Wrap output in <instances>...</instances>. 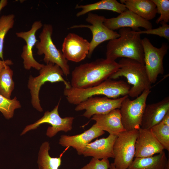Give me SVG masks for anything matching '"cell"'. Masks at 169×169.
<instances>
[{"instance_id": "obj_1", "label": "cell", "mask_w": 169, "mask_h": 169, "mask_svg": "<svg viewBox=\"0 0 169 169\" xmlns=\"http://www.w3.org/2000/svg\"><path fill=\"white\" fill-rule=\"evenodd\" d=\"M119 67L118 63L106 58L81 64L72 72L71 86L84 89L96 86L109 78Z\"/></svg>"}, {"instance_id": "obj_2", "label": "cell", "mask_w": 169, "mask_h": 169, "mask_svg": "<svg viewBox=\"0 0 169 169\" xmlns=\"http://www.w3.org/2000/svg\"><path fill=\"white\" fill-rule=\"evenodd\" d=\"M118 38L109 40L106 45V59L115 61L118 58H129L144 64L141 34L130 28H120Z\"/></svg>"}, {"instance_id": "obj_3", "label": "cell", "mask_w": 169, "mask_h": 169, "mask_svg": "<svg viewBox=\"0 0 169 169\" xmlns=\"http://www.w3.org/2000/svg\"><path fill=\"white\" fill-rule=\"evenodd\" d=\"M130 88V85L124 81L108 78L98 85L89 88H65L64 94L69 103L77 105L96 95H104L112 99L128 95Z\"/></svg>"}, {"instance_id": "obj_4", "label": "cell", "mask_w": 169, "mask_h": 169, "mask_svg": "<svg viewBox=\"0 0 169 169\" xmlns=\"http://www.w3.org/2000/svg\"><path fill=\"white\" fill-rule=\"evenodd\" d=\"M120 67L109 78L115 79L120 77L126 78L132 86L128 96L136 98L146 90H151V84L145 65L134 59L122 58L118 63Z\"/></svg>"}, {"instance_id": "obj_5", "label": "cell", "mask_w": 169, "mask_h": 169, "mask_svg": "<svg viewBox=\"0 0 169 169\" xmlns=\"http://www.w3.org/2000/svg\"><path fill=\"white\" fill-rule=\"evenodd\" d=\"M64 75L63 70L58 65L49 63L44 65L39 70L38 76L34 77L30 76L28 86L30 90L31 103L34 108L40 112L43 111L40 103L39 94L41 87L45 82H62L65 88L71 87L70 84L64 78Z\"/></svg>"}, {"instance_id": "obj_6", "label": "cell", "mask_w": 169, "mask_h": 169, "mask_svg": "<svg viewBox=\"0 0 169 169\" xmlns=\"http://www.w3.org/2000/svg\"><path fill=\"white\" fill-rule=\"evenodd\" d=\"M53 32L52 25L45 24L42 32L39 36L40 41L35 45L37 49V54L44 55V60L46 64L49 63L58 65L66 76L70 73V67L68 60L64 56L62 52L58 49L54 44L52 38Z\"/></svg>"}, {"instance_id": "obj_7", "label": "cell", "mask_w": 169, "mask_h": 169, "mask_svg": "<svg viewBox=\"0 0 169 169\" xmlns=\"http://www.w3.org/2000/svg\"><path fill=\"white\" fill-rule=\"evenodd\" d=\"M151 90H146L134 100L128 96L122 102L119 109L122 124L125 131L138 130L141 128L143 115Z\"/></svg>"}, {"instance_id": "obj_8", "label": "cell", "mask_w": 169, "mask_h": 169, "mask_svg": "<svg viewBox=\"0 0 169 169\" xmlns=\"http://www.w3.org/2000/svg\"><path fill=\"white\" fill-rule=\"evenodd\" d=\"M138 130L125 131L117 136L113 152V163L116 169H127L135 157V145Z\"/></svg>"}, {"instance_id": "obj_9", "label": "cell", "mask_w": 169, "mask_h": 169, "mask_svg": "<svg viewBox=\"0 0 169 169\" xmlns=\"http://www.w3.org/2000/svg\"><path fill=\"white\" fill-rule=\"evenodd\" d=\"M144 65L151 83H154L158 75L164 73L163 60L169 49L168 44L163 43L161 47L154 46L147 38L142 39Z\"/></svg>"}, {"instance_id": "obj_10", "label": "cell", "mask_w": 169, "mask_h": 169, "mask_svg": "<svg viewBox=\"0 0 169 169\" xmlns=\"http://www.w3.org/2000/svg\"><path fill=\"white\" fill-rule=\"evenodd\" d=\"M105 18L91 12L88 13L86 21L91 25L80 24L71 26L69 29L79 28H87L91 31L92 38L90 42V46L88 56L90 57L95 49L101 43L117 38L119 34L116 31L111 30L104 24Z\"/></svg>"}, {"instance_id": "obj_11", "label": "cell", "mask_w": 169, "mask_h": 169, "mask_svg": "<svg viewBox=\"0 0 169 169\" xmlns=\"http://www.w3.org/2000/svg\"><path fill=\"white\" fill-rule=\"evenodd\" d=\"M59 102L60 101L52 110L46 111L40 119L34 123L26 126L21 135L31 130L36 129L40 125L45 123L51 125L48 128L46 132L47 136L50 138L55 136L59 131L67 132L71 131L74 118L70 116L62 118L60 116L58 110Z\"/></svg>"}, {"instance_id": "obj_12", "label": "cell", "mask_w": 169, "mask_h": 169, "mask_svg": "<svg viewBox=\"0 0 169 169\" xmlns=\"http://www.w3.org/2000/svg\"><path fill=\"white\" fill-rule=\"evenodd\" d=\"M126 95L116 99L92 96L77 105L75 108L76 111L85 110L82 116L89 119L93 115L104 114L117 109H119L122 102Z\"/></svg>"}, {"instance_id": "obj_13", "label": "cell", "mask_w": 169, "mask_h": 169, "mask_svg": "<svg viewBox=\"0 0 169 169\" xmlns=\"http://www.w3.org/2000/svg\"><path fill=\"white\" fill-rule=\"evenodd\" d=\"M90 42L87 39L73 33H69L64 38L62 52L68 61L79 62L88 56Z\"/></svg>"}, {"instance_id": "obj_14", "label": "cell", "mask_w": 169, "mask_h": 169, "mask_svg": "<svg viewBox=\"0 0 169 169\" xmlns=\"http://www.w3.org/2000/svg\"><path fill=\"white\" fill-rule=\"evenodd\" d=\"M104 24L109 29L115 30L123 28H131L136 31L140 30V27L148 30L152 28L151 23L127 9L117 17L104 19Z\"/></svg>"}, {"instance_id": "obj_15", "label": "cell", "mask_w": 169, "mask_h": 169, "mask_svg": "<svg viewBox=\"0 0 169 169\" xmlns=\"http://www.w3.org/2000/svg\"><path fill=\"white\" fill-rule=\"evenodd\" d=\"M43 26L41 21H35L33 23L31 28L29 31L16 33L17 37L23 39L26 43V44L23 47L21 57L23 59L24 67L26 70H29L31 68H33L37 70H40L44 65L35 60L32 52L33 47L38 41L36 37V33Z\"/></svg>"}, {"instance_id": "obj_16", "label": "cell", "mask_w": 169, "mask_h": 169, "mask_svg": "<svg viewBox=\"0 0 169 169\" xmlns=\"http://www.w3.org/2000/svg\"><path fill=\"white\" fill-rule=\"evenodd\" d=\"M135 147V157L151 156L161 153L164 150L150 129L141 128L138 130Z\"/></svg>"}, {"instance_id": "obj_17", "label": "cell", "mask_w": 169, "mask_h": 169, "mask_svg": "<svg viewBox=\"0 0 169 169\" xmlns=\"http://www.w3.org/2000/svg\"><path fill=\"white\" fill-rule=\"evenodd\" d=\"M117 136L109 135L106 138L97 139L87 144L77 153L99 159L114 158L113 146Z\"/></svg>"}, {"instance_id": "obj_18", "label": "cell", "mask_w": 169, "mask_h": 169, "mask_svg": "<svg viewBox=\"0 0 169 169\" xmlns=\"http://www.w3.org/2000/svg\"><path fill=\"white\" fill-rule=\"evenodd\" d=\"M169 111V97L156 103L146 105L143 115L141 128L150 129L161 121Z\"/></svg>"}, {"instance_id": "obj_19", "label": "cell", "mask_w": 169, "mask_h": 169, "mask_svg": "<svg viewBox=\"0 0 169 169\" xmlns=\"http://www.w3.org/2000/svg\"><path fill=\"white\" fill-rule=\"evenodd\" d=\"M104 133L105 131L99 128L95 124L90 129L81 134L72 136H61L59 143L64 147H72L78 153L93 140Z\"/></svg>"}, {"instance_id": "obj_20", "label": "cell", "mask_w": 169, "mask_h": 169, "mask_svg": "<svg viewBox=\"0 0 169 169\" xmlns=\"http://www.w3.org/2000/svg\"><path fill=\"white\" fill-rule=\"evenodd\" d=\"M91 120L103 131H107L109 135L118 136L125 131L122 124L119 109L113 110L106 113L93 115Z\"/></svg>"}, {"instance_id": "obj_21", "label": "cell", "mask_w": 169, "mask_h": 169, "mask_svg": "<svg viewBox=\"0 0 169 169\" xmlns=\"http://www.w3.org/2000/svg\"><path fill=\"white\" fill-rule=\"evenodd\" d=\"M127 169H169V160L164 151L146 157H135Z\"/></svg>"}, {"instance_id": "obj_22", "label": "cell", "mask_w": 169, "mask_h": 169, "mask_svg": "<svg viewBox=\"0 0 169 169\" xmlns=\"http://www.w3.org/2000/svg\"><path fill=\"white\" fill-rule=\"evenodd\" d=\"M126 8L138 15L149 21L156 16V6L152 0H120Z\"/></svg>"}, {"instance_id": "obj_23", "label": "cell", "mask_w": 169, "mask_h": 169, "mask_svg": "<svg viewBox=\"0 0 169 169\" xmlns=\"http://www.w3.org/2000/svg\"><path fill=\"white\" fill-rule=\"evenodd\" d=\"M75 8L81 9L76 13L77 17L95 10H108L120 14L127 9L125 5L116 0H102L95 3L85 5L77 4Z\"/></svg>"}, {"instance_id": "obj_24", "label": "cell", "mask_w": 169, "mask_h": 169, "mask_svg": "<svg viewBox=\"0 0 169 169\" xmlns=\"http://www.w3.org/2000/svg\"><path fill=\"white\" fill-rule=\"evenodd\" d=\"M50 149L49 143L44 142L39 153L38 163L39 169H58L61 163V156L51 157L49 154Z\"/></svg>"}, {"instance_id": "obj_25", "label": "cell", "mask_w": 169, "mask_h": 169, "mask_svg": "<svg viewBox=\"0 0 169 169\" xmlns=\"http://www.w3.org/2000/svg\"><path fill=\"white\" fill-rule=\"evenodd\" d=\"M13 74V71L9 65L6 66L0 71V94L8 99H10L14 87Z\"/></svg>"}, {"instance_id": "obj_26", "label": "cell", "mask_w": 169, "mask_h": 169, "mask_svg": "<svg viewBox=\"0 0 169 169\" xmlns=\"http://www.w3.org/2000/svg\"><path fill=\"white\" fill-rule=\"evenodd\" d=\"M155 137L163 147L169 151V125L161 121L150 129Z\"/></svg>"}, {"instance_id": "obj_27", "label": "cell", "mask_w": 169, "mask_h": 169, "mask_svg": "<svg viewBox=\"0 0 169 169\" xmlns=\"http://www.w3.org/2000/svg\"><path fill=\"white\" fill-rule=\"evenodd\" d=\"M21 107L16 97L12 99H8L0 94V111L6 118L9 119L13 117L14 110Z\"/></svg>"}, {"instance_id": "obj_28", "label": "cell", "mask_w": 169, "mask_h": 169, "mask_svg": "<svg viewBox=\"0 0 169 169\" xmlns=\"http://www.w3.org/2000/svg\"><path fill=\"white\" fill-rule=\"evenodd\" d=\"M14 18L13 14L3 15L0 18V58L3 60L4 38L8 31L13 27Z\"/></svg>"}, {"instance_id": "obj_29", "label": "cell", "mask_w": 169, "mask_h": 169, "mask_svg": "<svg viewBox=\"0 0 169 169\" xmlns=\"http://www.w3.org/2000/svg\"><path fill=\"white\" fill-rule=\"evenodd\" d=\"M152 0L156 6L157 13L160 14L156 23L158 24L163 21L167 23L169 21V0Z\"/></svg>"}, {"instance_id": "obj_30", "label": "cell", "mask_w": 169, "mask_h": 169, "mask_svg": "<svg viewBox=\"0 0 169 169\" xmlns=\"http://www.w3.org/2000/svg\"><path fill=\"white\" fill-rule=\"evenodd\" d=\"M161 26L159 27L153 29L152 28L138 31L141 34H153L163 37L168 40L169 39V25L167 23L164 22L160 23Z\"/></svg>"}, {"instance_id": "obj_31", "label": "cell", "mask_w": 169, "mask_h": 169, "mask_svg": "<svg viewBox=\"0 0 169 169\" xmlns=\"http://www.w3.org/2000/svg\"><path fill=\"white\" fill-rule=\"evenodd\" d=\"M110 165L108 159L100 160L92 158L88 164L79 169H109Z\"/></svg>"}, {"instance_id": "obj_32", "label": "cell", "mask_w": 169, "mask_h": 169, "mask_svg": "<svg viewBox=\"0 0 169 169\" xmlns=\"http://www.w3.org/2000/svg\"><path fill=\"white\" fill-rule=\"evenodd\" d=\"M12 61L7 59L5 60H0V71L6 65H9L13 64Z\"/></svg>"}, {"instance_id": "obj_33", "label": "cell", "mask_w": 169, "mask_h": 169, "mask_svg": "<svg viewBox=\"0 0 169 169\" xmlns=\"http://www.w3.org/2000/svg\"><path fill=\"white\" fill-rule=\"evenodd\" d=\"M161 122L164 124L169 125V111L165 115Z\"/></svg>"}, {"instance_id": "obj_34", "label": "cell", "mask_w": 169, "mask_h": 169, "mask_svg": "<svg viewBox=\"0 0 169 169\" xmlns=\"http://www.w3.org/2000/svg\"><path fill=\"white\" fill-rule=\"evenodd\" d=\"M7 0H1L0 1V12L2 9L6 6L8 4Z\"/></svg>"}, {"instance_id": "obj_35", "label": "cell", "mask_w": 169, "mask_h": 169, "mask_svg": "<svg viewBox=\"0 0 169 169\" xmlns=\"http://www.w3.org/2000/svg\"><path fill=\"white\" fill-rule=\"evenodd\" d=\"M109 169H116L113 163L110 164Z\"/></svg>"}]
</instances>
